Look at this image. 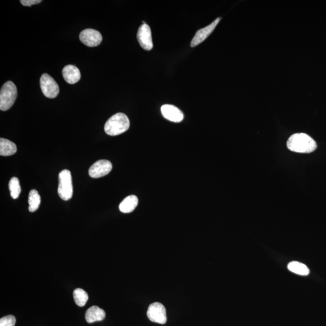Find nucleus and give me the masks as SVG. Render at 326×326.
<instances>
[{"mask_svg":"<svg viewBox=\"0 0 326 326\" xmlns=\"http://www.w3.org/2000/svg\"><path fill=\"white\" fill-rule=\"evenodd\" d=\"M41 0H21V5L24 6H31L34 5L39 4L41 3Z\"/></svg>","mask_w":326,"mask_h":326,"instance_id":"nucleus-21","label":"nucleus"},{"mask_svg":"<svg viewBox=\"0 0 326 326\" xmlns=\"http://www.w3.org/2000/svg\"><path fill=\"white\" fill-rule=\"evenodd\" d=\"M17 97V88L11 81L3 85L0 91V110L5 112L13 106Z\"/></svg>","mask_w":326,"mask_h":326,"instance_id":"nucleus-3","label":"nucleus"},{"mask_svg":"<svg viewBox=\"0 0 326 326\" xmlns=\"http://www.w3.org/2000/svg\"><path fill=\"white\" fill-rule=\"evenodd\" d=\"M138 203V199L135 195L127 196L119 205L120 211L124 213H129L134 211L137 207Z\"/></svg>","mask_w":326,"mask_h":326,"instance_id":"nucleus-14","label":"nucleus"},{"mask_svg":"<svg viewBox=\"0 0 326 326\" xmlns=\"http://www.w3.org/2000/svg\"><path fill=\"white\" fill-rule=\"evenodd\" d=\"M147 316L150 321L164 324L167 321L165 307L160 303H152L148 309Z\"/></svg>","mask_w":326,"mask_h":326,"instance_id":"nucleus-6","label":"nucleus"},{"mask_svg":"<svg viewBox=\"0 0 326 326\" xmlns=\"http://www.w3.org/2000/svg\"><path fill=\"white\" fill-rule=\"evenodd\" d=\"M288 270L293 273L300 275H308L310 273L309 269L305 264L299 262H292L287 265Z\"/></svg>","mask_w":326,"mask_h":326,"instance_id":"nucleus-16","label":"nucleus"},{"mask_svg":"<svg viewBox=\"0 0 326 326\" xmlns=\"http://www.w3.org/2000/svg\"><path fill=\"white\" fill-rule=\"evenodd\" d=\"M9 189L10 191L12 198L16 199L18 198L21 192V189L18 178L13 177L9 183Z\"/></svg>","mask_w":326,"mask_h":326,"instance_id":"nucleus-19","label":"nucleus"},{"mask_svg":"<svg viewBox=\"0 0 326 326\" xmlns=\"http://www.w3.org/2000/svg\"><path fill=\"white\" fill-rule=\"evenodd\" d=\"M161 111L164 118L170 122L179 123L183 121V112L178 107L172 104H164L161 106Z\"/></svg>","mask_w":326,"mask_h":326,"instance_id":"nucleus-11","label":"nucleus"},{"mask_svg":"<svg viewBox=\"0 0 326 326\" xmlns=\"http://www.w3.org/2000/svg\"><path fill=\"white\" fill-rule=\"evenodd\" d=\"M79 39L85 46L93 47L100 45L102 41V36L99 31L87 28L82 31Z\"/></svg>","mask_w":326,"mask_h":326,"instance_id":"nucleus-7","label":"nucleus"},{"mask_svg":"<svg viewBox=\"0 0 326 326\" xmlns=\"http://www.w3.org/2000/svg\"><path fill=\"white\" fill-rule=\"evenodd\" d=\"M221 20V18H218L213 23L208 25V26L196 31L194 39H193L191 41V47H195L197 46L199 44L202 43L206 40L207 38L210 35L211 33L213 32L214 28H216L217 25L219 24Z\"/></svg>","mask_w":326,"mask_h":326,"instance_id":"nucleus-10","label":"nucleus"},{"mask_svg":"<svg viewBox=\"0 0 326 326\" xmlns=\"http://www.w3.org/2000/svg\"><path fill=\"white\" fill-rule=\"evenodd\" d=\"M59 181L58 192L59 197L64 201L69 200L74 194L70 171L62 170L59 174Z\"/></svg>","mask_w":326,"mask_h":326,"instance_id":"nucleus-4","label":"nucleus"},{"mask_svg":"<svg viewBox=\"0 0 326 326\" xmlns=\"http://www.w3.org/2000/svg\"><path fill=\"white\" fill-rule=\"evenodd\" d=\"M137 37L139 44L144 50L150 51L153 48L151 30L148 24H143L139 27Z\"/></svg>","mask_w":326,"mask_h":326,"instance_id":"nucleus-9","label":"nucleus"},{"mask_svg":"<svg viewBox=\"0 0 326 326\" xmlns=\"http://www.w3.org/2000/svg\"><path fill=\"white\" fill-rule=\"evenodd\" d=\"M17 146L8 139H0V155L2 156H11L17 153Z\"/></svg>","mask_w":326,"mask_h":326,"instance_id":"nucleus-15","label":"nucleus"},{"mask_svg":"<svg viewBox=\"0 0 326 326\" xmlns=\"http://www.w3.org/2000/svg\"><path fill=\"white\" fill-rule=\"evenodd\" d=\"M74 297L76 304L80 307H83L86 305L88 300V295L86 291L81 288H77L74 291Z\"/></svg>","mask_w":326,"mask_h":326,"instance_id":"nucleus-18","label":"nucleus"},{"mask_svg":"<svg viewBox=\"0 0 326 326\" xmlns=\"http://www.w3.org/2000/svg\"><path fill=\"white\" fill-rule=\"evenodd\" d=\"M113 169V165L110 161L100 160L96 161L90 167L89 175L91 178H99L109 174Z\"/></svg>","mask_w":326,"mask_h":326,"instance_id":"nucleus-8","label":"nucleus"},{"mask_svg":"<svg viewBox=\"0 0 326 326\" xmlns=\"http://www.w3.org/2000/svg\"><path fill=\"white\" fill-rule=\"evenodd\" d=\"M28 210L30 212L35 211L39 209L41 204V196L36 190H31L28 195Z\"/></svg>","mask_w":326,"mask_h":326,"instance_id":"nucleus-17","label":"nucleus"},{"mask_svg":"<svg viewBox=\"0 0 326 326\" xmlns=\"http://www.w3.org/2000/svg\"><path fill=\"white\" fill-rule=\"evenodd\" d=\"M287 147L295 153L308 154L315 151L317 145L309 135L305 133H297L288 139Z\"/></svg>","mask_w":326,"mask_h":326,"instance_id":"nucleus-1","label":"nucleus"},{"mask_svg":"<svg viewBox=\"0 0 326 326\" xmlns=\"http://www.w3.org/2000/svg\"><path fill=\"white\" fill-rule=\"evenodd\" d=\"M16 318L14 315H8L0 319V326H15Z\"/></svg>","mask_w":326,"mask_h":326,"instance_id":"nucleus-20","label":"nucleus"},{"mask_svg":"<svg viewBox=\"0 0 326 326\" xmlns=\"http://www.w3.org/2000/svg\"><path fill=\"white\" fill-rule=\"evenodd\" d=\"M130 122L125 114L119 113L110 118L104 125V131L107 135L116 136L128 130Z\"/></svg>","mask_w":326,"mask_h":326,"instance_id":"nucleus-2","label":"nucleus"},{"mask_svg":"<svg viewBox=\"0 0 326 326\" xmlns=\"http://www.w3.org/2000/svg\"><path fill=\"white\" fill-rule=\"evenodd\" d=\"M40 87L44 96L49 99L58 96L59 87L56 82L48 74H43L40 79Z\"/></svg>","mask_w":326,"mask_h":326,"instance_id":"nucleus-5","label":"nucleus"},{"mask_svg":"<svg viewBox=\"0 0 326 326\" xmlns=\"http://www.w3.org/2000/svg\"><path fill=\"white\" fill-rule=\"evenodd\" d=\"M105 312L96 306L91 307L85 313V319L88 323L102 321L105 318Z\"/></svg>","mask_w":326,"mask_h":326,"instance_id":"nucleus-13","label":"nucleus"},{"mask_svg":"<svg viewBox=\"0 0 326 326\" xmlns=\"http://www.w3.org/2000/svg\"><path fill=\"white\" fill-rule=\"evenodd\" d=\"M62 76L69 84L77 83L81 78L80 70L77 66L68 65L62 69Z\"/></svg>","mask_w":326,"mask_h":326,"instance_id":"nucleus-12","label":"nucleus"}]
</instances>
